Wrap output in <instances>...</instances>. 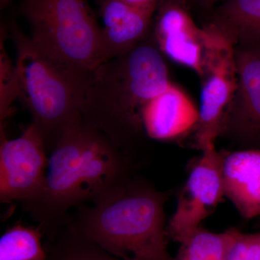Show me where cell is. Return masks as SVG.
Wrapping results in <instances>:
<instances>
[{
  "label": "cell",
  "mask_w": 260,
  "mask_h": 260,
  "mask_svg": "<svg viewBox=\"0 0 260 260\" xmlns=\"http://www.w3.org/2000/svg\"><path fill=\"white\" fill-rule=\"evenodd\" d=\"M203 29L201 102L194 130V145L201 151L220 136L224 116L237 88L235 47L213 23Z\"/></svg>",
  "instance_id": "obj_6"
},
{
  "label": "cell",
  "mask_w": 260,
  "mask_h": 260,
  "mask_svg": "<svg viewBox=\"0 0 260 260\" xmlns=\"http://www.w3.org/2000/svg\"><path fill=\"white\" fill-rule=\"evenodd\" d=\"M183 0H160L153 30L154 39L164 56L203 74L205 44L199 27Z\"/></svg>",
  "instance_id": "obj_10"
},
{
  "label": "cell",
  "mask_w": 260,
  "mask_h": 260,
  "mask_svg": "<svg viewBox=\"0 0 260 260\" xmlns=\"http://www.w3.org/2000/svg\"><path fill=\"white\" fill-rule=\"evenodd\" d=\"M104 20L102 53L104 61L135 47L151 32L158 7L138 8L122 0H98Z\"/></svg>",
  "instance_id": "obj_12"
},
{
  "label": "cell",
  "mask_w": 260,
  "mask_h": 260,
  "mask_svg": "<svg viewBox=\"0 0 260 260\" xmlns=\"http://www.w3.org/2000/svg\"><path fill=\"white\" fill-rule=\"evenodd\" d=\"M10 1H12V0H1L2 7L5 6V5L8 4Z\"/></svg>",
  "instance_id": "obj_22"
},
{
  "label": "cell",
  "mask_w": 260,
  "mask_h": 260,
  "mask_svg": "<svg viewBox=\"0 0 260 260\" xmlns=\"http://www.w3.org/2000/svg\"><path fill=\"white\" fill-rule=\"evenodd\" d=\"M242 260H260V242L253 246L249 254Z\"/></svg>",
  "instance_id": "obj_21"
},
{
  "label": "cell",
  "mask_w": 260,
  "mask_h": 260,
  "mask_svg": "<svg viewBox=\"0 0 260 260\" xmlns=\"http://www.w3.org/2000/svg\"><path fill=\"white\" fill-rule=\"evenodd\" d=\"M188 7L198 8V9L211 12L218 5L227 0H183Z\"/></svg>",
  "instance_id": "obj_19"
},
{
  "label": "cell",
  "mask_w": 260,
  "mask_h": 260,
  "mask_svg": "<svg viewBox=\"0 0 260 260\" xmlns=\"http://www.w3.org/2000/svg\"><path fill=\"white\" fill-rule=\"evenodd\" d=\"M171 82L151 30L135 47L95 70L84 94L82 120L131 160L130 148L145 133V105Z\"/></svg>",
  "instance_id": "obj_2"
},
{
  "label": "cell",
  "mask_w": 260,
  "mask_h": 260,
  "mask_svg": "<svg viewBox=\"0 0 260 260\" xmlns=\"http://www.w3.org/2000/svg\"><path fill=\"white\" fill-rule=\"evenodd\" d=\"M225 198L246 220L260 217V148L225 152L222 162Z\"/></svg>",
  "instance_id": "obj_13"
},
{
  "label": "cell",
  "mask_w": 260,
  "mask_h": 260,
  "mask_svg": "<svg viewBox=\"0 0 260 260\" xmlns=\"http://www.w3.org/2000/svg\"><path fill=\"white\" fill-rule=\"evenodd\" d=\"M177 197L175 212L167 225V237L180 244L201 226L223 202L222 162L225 152L215 143L202 150Z\"/></svg>",
  "instance_id": "obj_7"
},
{
  "label": "cell",
  "mask_w": 260,
  "mask_h": 260,
  "mask_svg": "<svg viewBox=\"0 0 260 260\" xmlns=\"http://www.w3.org/2000/svg\"><path fill=\"white\" fill-rule=\"evenodd\" d=\"M132 166L105 135L78 121L50 153L42 192L24 208L50 239L68 223L72 208L92 203L133 177Z\"/></svg>",
  "instance_id": "obj_1"
},
{
  "label": "cell",
  "mask_w": 260,
  "mask_h": 260,
  "mask_svg": "<svg viewBox=\"0 0 260 260\" xmlns=\"http://www.w3.org/2000/svg\"><path fill=\"white\" fill-rule=\"evenodd\" d=\"M237 88L224 116L220 135L260 148V50L235 47Z\"/></svg>",
  "instance_id": "obj_9"
},
{
  "label": "cell",
  "mask_w": 260,
  "mask_h": 260,
  "mask_svg": "<svg viewBox=\"0 0 260 260\" xmlns=\"http://www.w3.org/2000/svg\"><path fill=\"white\" fill-rule=\"evenodd\" d=\"M122 1L138 8H152V7H158L160 0H122Z\"/></svg>",
  "instance_id": "obj_20"
},
{
  "label": "cell",
  "mask_w": 260,
  "mask_h": 260,
  "mask_svg": "<svg viewBox=\"0 0 260 260\" xmlns=\"http://www.w3.org/2000/svg\"><path fill=\"white\" fill-rule=\"evenodd\" d=\"M16 50L18 99L30 113L47 153L65 131L82 120L84 94L90 78L45 55L18 26L12 28Z\"/></svg>",
  "instance_id": "obj_4"
},
{
  "label": "cell",
  "mask_w": 260,
  "mask_h": 260,
  "mask_svg": "<svg viewBox=\"0 0 260 260\" xmlns=\"http://www.w3.org/2000/svg\"><path fill=\"white\" fill-rule=\"evenodd\" d=\"M47 152L32 124L21 136L8 140L1 128L0 200L26 204L39 196L47 179Z\"/></svg>",
  "instance_id": "obj_8"
},
{
  "label": "cell",
  "mask_w": 260,
  "mask_h": 260,
  "mask_svg": "<svg viewBox=\"0 0 260 260\" xmlns=\"http://www.w3.org/2000/svg\"><path fill=\"white\" fill-rule=\"evenodd\" d=\"M30 39L45 55L90 78L104 62L102 28L85 0H26Z\"/></svg>",
  "instance_id": "obj_5"
},
{
  "label": "cell",
  "mask_w": 260,
  "mask_h": 260,
  "mask_svg": "<svg viewBox=\"0 0 260 260\" xmlns=\"http://www.w3.org/2000/svg\"><path fill=\"white\" fill-rule=\"evenodd\" d=\"M210 13L234 47L260 50V0H227Z\"/></svg>",
  "instance_id": "obj_14"
},
{
  "label": "cell",
  "mask_w": 260,
  "mask_h": 260,
  "mask_svg": "<svg viewBox=\"0 0 260 260\" xmlns=\"http://www.w3.org/2000/svg\"><path fill=\"white\" fill-rule=\"evenodd\" d=\"M0 49V118L1 122L12 112V104L18 99V80L13 64L5 49V34L2 32Z\"/></svg>",
  "instance_id": "obj_18"
},
{
  "label": "cell",
  "mask_w": 260,
  "mask_h": 260,
  "mask_svg": "<svg viewBox=\"0 0 260 260\" xmlns=\"http://www.w3.org/2000/svg\"><path fill=\"white\" fill-rule=\"evenodd\" d=\"M239 232L237 229H231L213 233L200 227L180 243L174 260H227Z\"/></svg>",
  "instance_id": "obj_15"
},
{
  "label": "cell",
  "mask_w": 260,
  "mask_h": 260,
  "mask_svg": "<svg viewBox=\"0 0 260 260\" xmlns=\"http://www.w3.org/2000/svg\"><path fill=\"white\" fill-rule=\"evenodd\" d=\"M39 227L16 224L0 239V260H47Z\"/></svg>",
  "instance_id": "obj_17"
},
{
  "label": "cell",
  "mask_w": 260,
  "mask_h": 260,
  "mask_svg": "<svg viewBox=\"0 0 260 260\" xmlns=\"http://www.w3.org/2000/svg\"><path fill=\"white\" fill-rule=\"evenodd\" d=\"M200 110L180 87L171 82L145 105L142 114L144 132L151 139L172 141L194 131Z\"/></svg>",
  "instance_id": "obj_11"
},
{
  "label": "cell",
  "mask_w": 260,
  "mask_h": 260,
  "mask_svg": "<svg viewBox=\"0 0 260 260\" xmlns=\"http://www.w3.org/2000/svg\"><path fill=\"white\" fill-rule=\"evenodd\" d=\"M167 191L131 177L92 203L80 205L68 224L121 260H174L167 246Z\"/></svg>",
  "instance_id": "obj_3"
},
{
  "label": "cell",
  "mask_w": 260,
  "mask_h": 260,
  "mask_svg": "<svg viewBox=\"0 0 260 260\" xmlns=\"http://www.w3.org/2000/svg\"><path fill=\"white\" fill-rule=\"evenodd\" d=\"M49 239L51 244L47 260H121L76 232L68 223Z\"/></svg>",
  "instance_id": "obj_16"
}]
</instances>
